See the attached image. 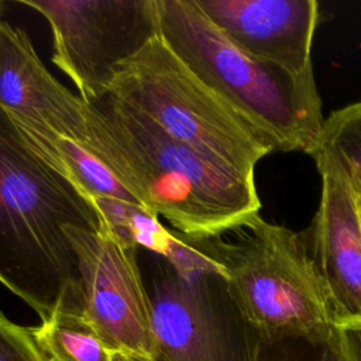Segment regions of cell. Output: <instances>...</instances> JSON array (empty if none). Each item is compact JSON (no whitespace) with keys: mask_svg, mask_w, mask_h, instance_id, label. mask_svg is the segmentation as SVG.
<instances>
[{"mask_svg":"<svg viewBox=\"0 0 361 361\" xmlns=\"http://www.w3.org/2000/svg\"><path fill=\"white\" fill-rule=\"evenodd\" d=\"M68 227L99 230V207L27 144L0 106V283L41 322L61 309L82 313Z\"/></svg>","mask_w":361,"mask_h":361,"instance_id":"obj_2","label":"cell"},{"mask_svg":"<svg viewBox=\"0 0 361 361\" xmlns=\"http://www.w3.org/2000/svg\"><path fill=\"white\" fill-rule=\"evenodd\" d=\"M111 228L127 244L148 250L179 272L219 271L223 267L204 250L200 240L175 234L162 226L159 217L141 206L116 199H93Z\"/></svg>","mask_w":361,"mask_h":361,"instance_id":"obj_12","label":"cell"},{"mask_svg":"<svg viewBox=\"0 0 361 361\" xmlns=\"http://www.w3.org/2000/svg\"><path fill=\"white\" fill-rule=\"evenodd\" d=\"M30 329L49 361H114L116 353L78 310L61 309Z\"/></svg>","mask_w":361,"mask_h":361,"instance_id":"obj_13","label":"cell"},{"mask_svg":"<svg viewBox=\"0 0 361 361\" xmlns=\"http://www.w3.org/2000/svg\"><path fill=\"white\" fill-rule=\"evenodd\" d=\"M114 361H152V360H151V358L141 357V355H134V354L116 353V354H114Z\"/></svg>","mask_w":361,"mask_h":361,"instance_id":"obj_18","label":"cell"},{"mask_svg":"<svg viewBox=\"0 0 361 361\" xmlns=\"http://www.w3.org/2000/svg\"><path fill=\"white\" fill-rule=\"evenodd\" d=\"M147 286L152 361H255L259 336L235 305L224 274L179 272L155 257Z\"/></svg>","mask_w":361,"mask_h":361,"instance_id":"obj_6","label":"cell"},{"mask_svg":"<svg viewBox=\"0 0 361 361\" xmlns=\"http://www.w3.org/2000/svg\"><path fill=\"white\" fill-rule=\"evenodd\" d=\"M197 238L223 267L228 290L262 340H327L336 331L323 282L302 234L259 214L228 231Z\"/></svg>","mask_w":361,"mask_h":361,"instance_id":"obj_4","label":"cell"},{"mask_svg":"<svg viewBox=\"0 0 361 361\" xmlns=\"http://www.w3.org/2000/svg\"><path fill=\"white\" fill-rule=\"evenodd\" d=\"M210 21L247 54L292 73L313 71L316 0H195Z\"/></svg>","mask_w":361,"mask_h":361,"instance_id":"obj_10","label":"cell"},{"mask_svg":"<svg viewBox=\"0 0 361 361\" xmlns=\"http://www.w3.org/2000/svg\"><path fill=\"white\" fill-rule=\"evenodd\" d=\"M310 157L334 162L348 179L361 185V100L331 111Z\"/></svg>","mask_w":361,"mask_h":361,"instance_id":"obj_14","label":"cell"},{"mask_svg":"<svg viewBox=\"0 0 361 361\" xmlns=\"http://www.w3.org/2000/svg\"><path fill=\"white\" fill-rule=\"evenodd\" d=\"M322 176L312 226V257L337 327L361 324V219L345 173L329 159H314Z\"/></svg>","mask_w":361,"mask_h":361,"instance_id":"obj_9","label":"cell"},{"mask_svg":"<svg viewBox=\"0 0 361 361\" xmlns=\"http://www.w3.org/2000/svg\"><path fill=\"white\" fill-rule=\"evenodd\" d=\"M193 151L254 173L275 144L204 85L162 37L118 71L109 92Z\"/></svg>","mask_w":361,"mask_h":361,"instance_id":"obj_5","label":"cell"},{"mask_svg":"<svg viewBox=\"0 0 361 361\" xmlns=\"http://www.w3.org/2000/svg\"><path fill=\"white\" fill-rule=\"evenodd\" d=\"M157 217L188 238L233 231L259 214L254 173L175 141L110 93L85 102L80 144Z\"/></svg>","mask_w":361,"mask_h":361,"instance_id":"obj_1","label":"cell"},{"mask_svg":"<svg viewBox=\"0 0 361 361\" xmlns=\"http://www.w3.org/2000/svg\"><path fill=\"white\" fill-rule=\"evenodd\" d=\"M350 361H361V324L338 327Z\"/></svg>","mask_w":361,"mask_h":361,"instance_id":"obj_17","label":"cell"},{"mask_svg":"<svg viewBox=\"0 0 361 361\" xmlns=\"http://www.w3.org/2000/svg\"><path fill=\"white\" fill-rule=\"evenodd\" d=\"M78 257L82 314L114 351L154 357L151 303L138 265V248L117 235L102 214V227L65 228Z\"/></svg>","mask_w":361,"mask_h":361,"instance_id":"obj_8","label":"cell"},{"mask_svg":"<svg viewBox=\"0 0 361 361\" xmlns=\"http://www.w3.org/2000/svg\"><path fill=\"white\" fill-rule=\"evenodd\" d=\"M0 361H49L31 329L18 326L0 312Z\"/></svg>","mask_w":361,"mask_h":361,"instance_id":"obj_16","label":"cell"},{"mask_svg":"<svg viewBox=\"0 0 361 361\" xmlns=\"http://www.w3.org/2000/svg\"><path fill=\"white\" fill-rule=\"evenodd\" d=\"M45 17L52 62L83 102L107 94L121 66L161 35L158 0H16Z\"/></svg>","mask_w":361,"mask_h":361,"instance_id":"obj_7","label":"cell"},{"mask_svg":"<svg viewBox=\"0 0 361 361\" xmlns=\"http://www.w3.org/2000/svg\"><path fill=\"white\" fill-rule=\"evenodd\" d=\"M0 106L14 120L83 141L85 102L47 69L25 31L6 21H0Z\"/></svg>","mask_w":361,"mask_h":361,"instance_id":"obj_11","label":"cell"},{"mask_svg":"<svg viewBox=\"0 0 361 361\" xmlns=\"http://www.w3.org/2000/svg\"><path fill=\"white\" fill-rule=\"evenodd\" d=\"M165 44L276 151L312 155L324 126L314 72L292 73L233 44L195 0H158Z\"/></svg>","mask_w":361,"mask_h":361,"instance_id":"obj_3","label":"cell"},{"mask_svg":"<svg viewBox=\"0 0 361 361\" xmlns=\"http://www.w3.org/2000/svg\"><path fill=\"white\" fill-rule=\"evenodd\" d=\"M348 182L351 183V188L354 190V196H355V202H357V207H358V213H360V219H361V185H358L357 182H354L351 179H348Z\"/></svg>","mask_w":361,"mask_h":361,"instance_id":"obj_19","label":"cell"},{"mask_svg":"<svg viewBox=\"0 0 361 361\" xmlns=\"http://www.w3.org/2000/svg\"><path fill=\"white\" fill-rule=\"evenodd\" d=\"M255 361H350L340 330L327 340L259 338Z\"/></svg>","mask_w":361,"mask_h":361,"instance_id":"obj_15","label":"cell"},{"mask_svg":"<svg viewBox=\"0 0 361 361\" xmlns=\"http://www.w3.org/2000/svg\"><path fill=\"white\" fill-rule=\"evenodd\" d=\"M4 6H6V4H4V1H1V0H0V16L4 13Z\"/></svg>","mask_w":361,"mask_h":361,"instance_id":"obj_20","label":"cell"}]
</instances>
